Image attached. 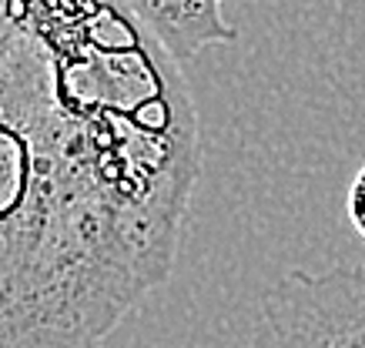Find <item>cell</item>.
Returning <instances> with one entry per match:
<instances>
[{"mask_svg": "<svg viewBox=\"0 0 365 348\" xmlns=\"http://www.w3.org/2000/svg\"><path fill=\"white\" fill-rule=\"evenodd\" d=\"M181 64L118 0H0V348H94L175 268Z\"/></svg>", "mask_w": 365, "mask_h": 348, "instance_id": "6da1fadb", "label": "cell"}, {"mask_svg": "<svg viewBox=\"0 0 365 348\" xmlns=\"http://www.w3.org/2000/svg\"><path fill=\"white\" fill-rule=\"evenodd\" d=\"M252 348H365V265L278 278L262 298Z\"/></svg>", "mask_w": 365, "mask_h": 348, "instance_id": "7a4b0ae2", "label": "cell"}, {"mask_svg": "<svg viewBox=\"0 0 365 348\" xmlns=\"http://www.w3.org/2000/svg\"><path fill=\"white\" fill-rule=\"evenodd\" d=\"M118 4L178 64L198 57L208 47L232 44L238 37V27L225 17V0H118Z\"/></svg>", "mask_w": 365, "mask_h": 348, "instance_id": "3957f363", "label": "cell"}, {"mask_svg": "<svg viewBox=\"0 0 365 348\" xmlns=\"http://www.w3.org/2000/svg\"><path fill=\"white\" fill-rule=\"evenodd\" d=\"M345 214H349V225L355 228V235L365 238V164L352 174L349 181V194H345Z\"/></svg>", "mask_w": 365, "mask_h": 348, "instance_id": "277c9868", "label": "cell"}]
</instances>
